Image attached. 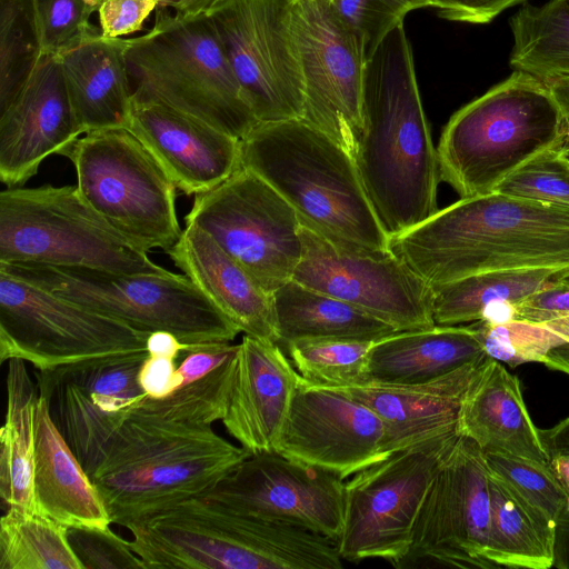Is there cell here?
<instances>
[{
	"instance_id": "1",
	"label": "cell",
	"mask_w": 569,
	"mask_h": 569,
	"mask_svg": "<svg viewBox=\"0 0 569 569\" xmlns=\"http://www.w3.org/2000/svg\"><path fill=\"white\" fill-rule=\"evenodd\" d=\"M353 160L388 238L437 210L440 169L403 23L368 58L362 127Z\"/></svg>"
},
{
	"instance_id": "2",
	"label": "cell",
	"mask_w": 569,
	"mask_h": 569,
	"mask_svg": "<svg viewBox=\"0 0 569 569\" xmlns=\"http://www.w3.org/2000/svg\"><path fill=\"white\" fill-rule=\"evenodd\" d=\"M388 244L431 288L487 271L569 269V208L492 191L438 209Z\"/></svg>"
},
{
	"instance_id": "3",
	"label": "cell",
	"mask_w": 569,
	"mask_h": 569,
	"mask_svg": "<svg viewBox=\"0 0 569 569\" xmlns=\"http://www.w3.org/2000/svg\"><path fill=\"white\" fill-rule=\"evenodd\" d=\"M144 568L341 569L337 542L192 497L126 527Z\"/></svg>"
},
{
	"instance_id": "4",
	"label": "cell",
	"mask_w": 569,
	"mask_h": 569,
	"mask_svg": "<svg viewBox=\"0 0 569 569\" xmlns=\"http://www.w3.org/2000/svg\"><path fill=\"white\" fill-rule=\"evenodd\" d=\"M250 453L211 426L130 413L90 476L112 523L127 527L213 488Z\"/></svg>"
},
{
	"instance_id": "5",
	"label": "cell",
	"mask_w": 569,
	"mask_h": 569,
	"mask_svg": "<svg viewBox=\"0 0 569 569\" xmlns=\"http://www.w3.org/2000/svg\"><path fill=\"white\" fill-rule=\"evenodd\" d=\"M241 167L262 178L301 226L338 241L388 248L355 160L302 119L259 123L240 141Z\"/></svg>"
},
{
	"instance_id": "6",
	"label": "cell",
	"mask_w": 569,
	"mask_h": 569,
	"mask_svg": "<svg viewBox=\"0 0 569 569\" xmlns=\"http://www.w3.org/2000/svg\"><path fill=\"white\" fill-rule=\"evenodd\" d=\"M132 99L159 102L239 140L260 122L209 14L157 7L146 34L128 39Z\"/></svg>"
},
{
	"instance_id": "7",
	"label": "cell",
	"mask_w": 569,
	"mask_h": 569,
	"mask_svg": "<svg viewBox=\"0 0 569 569\" xmlns=\"http://www.w3.org/2000/svg\"><path fill=\"white\" fill-rule=\"evenodd\" d=\"M565 132L563 114L547 83L513 71L451 116L437 147L440 179L460 198L490 193Z\"/></svg>"
},
{
	"instance_id": "8",
	"label": "cell",
	"mask_w": 569,
	"mask_h": 569,
	"mask_svg": "<svg viewBox=\"0 0 569 569\" xmlns=\"http://www.w3.org/2000/svg\"><path fill=\"white\" fill-rule=\"evenodd\" d=\"M0 270L138 331H168L186 346L231 342L241 332L184 273L3 262Z\"/></svg>"
},
{
	"instance_id": "9",
	"label": "cell",
	"mask_w": 569,
	"mask_h": 569,
	"mask_svg": "<svg viewBox=\"0 0 569 569\" xmlns=\"http://www.w3.org/2000/svg\"><path fill=\"white\" fill-rule=\"evenodd\" d=\"M114 230L77 186L8 188L0 192V262L162 273Z\"/></svg>"
},
{
	"instance_id": "10",
	"label": "cell",
	"mask_w": 569,
	"mask_h": 569,
	"mask_svg": "<svg viewBox=\"0 0 569 569\" xmlns=\"http://www.w3.org/2000/svg\"><path fill=\"white\" fill-rule=\"evenodd\" d=\"M61 156L72 162L84 201L134 247L167 252L178 242L177 187L128 129L88 132Z\"/></svg>"
},
{
	"instance_id": "11",
	"label": "cell",
	"mask_w": 569,
	"mask_h": 569,
	"mask_svg": "<svg viewBox=\"0 0 569 569\" xmlns=\"http://www.w3.org/2000/svg\"><path fill=\"white\" fill-rule=\"evenodd\" d=\"M459 436L453 431L396 451L345 481L343 527L337 542L342 560L398 565L410 548L428 489Z\"/></svg>"
},
{
	"instance_id": "12",
	"label": "cell",
	"mask_w": 569,
	"mask_h": 569,
	"mask_svg": "<svg viewBox=\"0 0 569 569\" xmlns=\"http://www.w3.org/2000/svg\"><path fill=\"white\" fill-rule=\"evenodd\" d=\"M149 335L0 270V361L37 371L148 353Z\"/></svg>"
},
{
	"instance_id": "13",
	"label": "cell",
	"mask_w": 569,
	"mask_h": 569,
	"mask_svg": "<svg viewBox=\"0 0 569 569\" xmlns=\"http://www.w3.org/2000/svg\"><path fill=\"white\" fill-rule=\"evenodd\" d=\"M184 222L204 231L269 295L292 279L301 259V223L296 211L243 167L196 194Z\"/></svg>"
},
{
	"instance_id": "14",
	"label": "cell",
	"mask_w": 569,
	"mask_h": 569,
	"mask_svg": "<svg viewBox=\"0 0 569 569\" xmlns=\"http://www.w3.org/2000/svg\"><path fill=\"white\" fill-rule=\"evenodd\" d=\"M300 237L302 254L291 280L355 306L397 331L435 326L432 288L389 247L332 240L303 226Z\"/></svg>"
},
{
	"instance_id": "15",
	"label": "cell",
	"mask_w": 569,
	"mask_h": 569,
	"mask_svg": "<svg viewBox=\"0 0 569 569\" xmlns=\"http://www.w3.org/2000/svg\"><path fill=\"white\" fill-rule=\"evenodd\" d=\"M290 29L303 80L302 120L353 158L362 127L365 43L327 0L293 1Z\"/></svg>"
},
{
	"instance_id": "16",
	"label": "cell",
	"mask_w": 569,
	"mask_h": 569,
	"mask_svg": "<svg viewBox=\"0 0 569 569\" xmlns=\"http://www.w3.org/2000/svg\"><path fill=\"white\" fill-rule=\"evenodd\" d=\"M490 527L483 451L459 436L428 489L410 548L395 568H496L489 559Z\"/></svg>"
},
{
	"instance_id": "17",
	"label": "cell",
	"mask_w": 569,
	"mask_h": 569,
	"mask_svg": "<svg viewBox=\"0 0 569 569\" xmlns=\"http://www.w3.org/2000/svg\"><path fill=\"white\" fill-rule=\"evenodd\" d=\"M291 4L286 0H223L209 14L260 123L303 118V80L290 29Z\"/></svg>"
},
{
	"instance_id": "18",
	"label": "cell",
	"mask_w": 569,
	"mask_h": 569,
	"mask_svg": "<svg viewBox=\"0 0 569 569\" xmlns=\"http://www.w3.org/2000/svg\"><path fill=\"white\" fill-rule=\"evenodd\" d=\"M200 497L236 512L320 533L336 542L345 518V480L277 451L250 453Z\"/></svg>"
},
{
	"instance_id": "19",
	"label": "cell",
	"mask_w": 569,
	"mask_h": 569,
	"mask_svg": "<svg viewBox=\"0 0 569 569\" xmlns=\"http://www.w3.org/2000/svg\"><path fill=\"white\" fill-rule=\"evenodd\" d=\"M147 356L93 359L36 373L53 422L89 476L132 407L147 396L138 381Z\"/></svg>"
},
{
	"instance_id": "20",
	"label": "cell",
	"mask_w": 569,
	"mask_h": 569,
	"mask_svg": "<svg viewBox=\"0 0 569 569\" xmlns=\"http://www.w3.org/2000/svg\"><path fill=\"white\" fill-rule=\"evenodd\" d=\"M385 436L371 409L301 378L274 451L346 480L387 457Z\"/></svg>"
},
{
	"instance_id": "21",
	"label": "cell",
	"mask_w": 569,
	"mask_h": 569,
	"mask_svg": "<svg viewBox=\"0 0 569 569\" xmlns=\"http://www.w3.org/2000/svg\"><path fill=\"white\" fill-rule=\"evenodd\" d=\"M83 134L56 54H43L17 97L0 111V180L22 187L52 153Z\"/></svg>"
},
{
	"instance_id": "22",
	"label": "cell",
	"mask_w": 569,
	"mask_h": 569,
	"mask_svg": "<svg viewBox=\"0 0 569 569\" xmlns=\"http://www.w3.org/2000/svg\"><path fill=\"white\" fill-rule=\"evenodd\" d=\"M127 129L188 196L211 190L241 167V140L159 102L132 99Z\"/></svg>"
},
{
	"instance_id": "23",
	"label": "cell",
	"mask_w": 569,
	"mask_h": 569,
	"mask_svg": "<svg viewBox=\"0 0 569 569\" xmlns=\"http://www.w3.org/2000/svg\"><path fill=\"white\" fill-rule=\"evenodd\" d=\"M300 381L278 343L244 335L221 420L227 432L249 453L274 451Z\"/></svg>"
},
{
	"instance_id": "24",
	"label": "cell",
	"mask_w": 569,
	"mask_h": 569,
	"mask_svg": "<svg viewBox=\"0 0 569 569\" xmlns=\"http://www.w3.org/2000/svg\"><path fill=\"white\" fill-rule=\"evenodd\" d=\"M487 359L465 365L427 383H353L323 388L361 402L380 418L388 456L457 431L462 400Z\"/></svg>"
},
{
	"instance_id": "25",
	"label": "cell",
	"mask_w": 569,
	"mask_h": 569,
	"mask_svg": "<svg viewBox=\"0 0 569 569\" xmlns=\"http://www.w3.org/2000/svg\"><path fill=\"white\" fill-rule=\"evenodd\" d=\"M167 253L241 332L278 343L272 295L204 231L186 224Z\"/></svg>"
},
{
	"instance_id": "26",
	"label": "cell",
	"mask_w": 569,
	"mask_h": 569,
	"mask_svg": "<svg viewBox=\"0 0 569 569\" xmlns=\"http://www.w3.org/2000/svg\"><path fill=\"white\" fill-rule=\"evenodd\" d=\"M34 512L67 528H107L108 509L78 458L53 422L39 391L32 476Z\"/></svg>"
},
{
	"instance_id": "27",
	"label": "cell",
	"mask_w": 569,
	"mask_h": 569,
	"mask_svg": "<svg viewBox=\"0 0 569 569\" xmlns=\"http://www.w3.org/2000/svg\"><path fill=\"white\" fill-rule=\"evenodd\" d=\"M128 39L107 38L94 28L81 41L56 54L83 134L126 128L132 108Z\"/></svg>"
},
{
	"instance_id": "28",
	"label": "cell",
	"mask_w": 569,
	"mask_h": 569,
	"mask_svg": "<svg viewBox=\"0 0 569 569\" xmlns=\"http://www.w3.org/2000/svg\"><path fill=\"white\" fill-rule=\"evenodd\" d=\"M457 432L483 452L550 462L528 412L519 378L490 357L462 400Z\"/></svg>"
},
{
	"instance_id": "29",
	"label": "cell",
	"mask_w": 569,
	"mask_h": 569,
	"mask_svg": "<svg viewBox=\"0 0 569 569\" xmlns=\"http://www.w3.org/2000/svg\"><path fill=\"white\" fill-rule=\"evenodd\" d=\"M486 357L472 323L397 331L375 341L358 383H427Z\"/></svg>"
},
{
	"instance_id": "30",
	"label": "cell",
	"mask_w": 569,
	"mask_h": 569,
	"mask_svg": "<svg viewBox=\"0 0 569 569\" xmlns=\"http://www.w3.org/2000/svg\"><path fill=\"white\" fill-rule=\"evenodd\" d=\"M278 345L306 339L379 340L390 325L338 298L290 280L272 293Z\"/></svg>"
},
{
	"instance_id": "31",
	"label": "cell",
	"mask_w": 569,
	"mask_h": 569,
	"mask_svg": "<svg viewBox=\"0 0 569 569\" xmlns=\"http://www.w3.org/2000/svg\"><path fill=\"white\" fill-rule=\"evenodd\" d=\"M6 415L0 431V497L3 510L34 512L32 476L38 386L26 361L8 360Z\"/></svg>"
},
{
	"instance_id": "32",
	"label": "cell",
	"mask_w": 569,
	"mask_h": 569,
	"mask_svg": "<svg viewBox=\"0 0 569 569\" xmlns=\"http://www.w3.org/2000/svg\"><path fill=\"white\" fill-rule=\"evenodd\" d=\"M489 489L490 561L496 568H551L555 557L556 527L536 512L490 470Z\"/></svg>"
},
{
	"instance_id": "33",
	"label": "cell",
	"mask_w": 569,
	"mask_h": 569,
	"mask_svg": "<svg viewBox=\"0 0 569 569\" xmlns=\"http://www.w3.org/2000/svg\"><path fill=\"white\" fill-rule=\"evenodd\" d=\"M569 269H516L471 274L432 288V317L438 326L479 321L492 307L515 305Z\"/></svg>"
},
{
	"instance_id": "34",
	"label": "cell",
	"mask_w": 569,
	"mask_h": 569,
	"mask_svg": "<svg viewBox=\"0 0 569 569\" xmlns=\"http://www.w3.org/2000/svg\"><path fill=\"white\" fill-rule=\"evenodd\" d=\"M509 66L539 79L569 78V4L548 0L523 3L509 20Z\"/></svg>"
},
{
	"instance_id": "35",
	"label": "cell",
	"mask_w": 569,
	"mask_h": 569,
	"mask_svg": "<svg viewBox=\"0 0 569 569\" xmlns=\"http://www.w3.org/2000/svg\"><path fill=\"white\" fill-rule=\"evenodd\" d=\"M66 526L38 512L0 519V569H83Z\"/></svg>"
},
{
	"instance_id": "36",
	"label": "cell",
	"mask_w": 569,
	"mask_h": 569,
	"mask_svg": "<svg viewBox=\"0 0 569 569\" xmlns=\"http://www.w3.org/2000/svg\"><path fill=\"white\" fill-rule=\"evenodd\" d=\"M42 56L34 0H0V111L22 90Z\"/></svg>"
},
{
	"instance_id": "37",
	"label": "cell",
	"mask_w": 569,
	"mask_h": 569,
	"mask_svg": "<svg viewBox=\"0 0 569 569\" xmlns=\"http://www.w3.org/2000/svg\"><path fill=\"white\" fill-rule=\"evenodd\" d=\"M236 356L204 377L178 388L167 397H143L132 407L131 412L191 425L211 426L222 420L229 402Z\"/></svg>"
},
{
	"instance_id": "38",
	"label": "cell",
	"mask_w": 569,
	"mask_h": 569,
	"mask_svg": "<svg viewBox=\"0 0 569 569\" xmlns=\"http://www.w3.org/2000/svg\"><path fill=\"white\" fill-rule=\"evenodd\" d=\"M377 340L306 339L284 347L305 382L339 387L361 381L368 352Z\"/></svg>"
},
{
	"instance_id": "39",
	"label": "cell",
	"mask_w": 569,
	"mask_h": 569,
	"mask_svg": "<svg viewBox=\"0 0 569 569\" xmlns=\"http://www.w3.org/2000/svg\"><path fill=\"white\" fill-rule=\"evenodd\" d=\"M491 472L500 477L527 505L556 527L569 496L550 462L499 452H483Z\"/></svg>"
},
{
	"instance_id": "40",
	"label": "cell",
	"mask_w": 569,
	"mask_h": 569,
	"mask_svg": "<svg viewBox=\"0 0 569 569\" xmlns=\"http://www.w3.org/2000/svg\"><path fill=\"white\" fill-rule=\"evenodd\" d=\"M485 353L510 367L543 363L548 353L566 341L543 325L521 320L472 322Z\"/></svg>"
},
{
	"instance_id": "41",
	"label": "cell",
	"mask_w": 569,
	"mask_h": 569,
	"mask_svg": "<svg viewBox=\"0 0 569 569\" xmlns=\"http://www.w3.org/2000/svg\"><path fill=\"white\" fill-rule=\"evenodd\" d=\"M495 191L569 208V160L558 148H548L502 180Z\"/></svg>"
},
{
	"instance_id": "42",
	"label": "cell",
	"mask_w": 569,
	"mask_h": 569,
	"mask_svg": "<svg viewBox=\"0 0 569 569\" xmlns=\"http://www.w3.org/2000/svg\"><path fill=\"white\" fill-rule=\"evenodd\" d=\"M360 36L369 58L380 42L413 10L429 8L428 0H327Z\"/></svg>"
},
{
	"instance_id": "43",
	"label": "cell",
	"mask_w": 569,
	"mask_h": 569,
	"mask_svg": "<svg viewBox=\"0 0 569 569\" xmlns=\"http://www.w3.org/2000/svg\"><path fill=\"white\" fill-rule=\"evenodd\" d=\"M43 54H59L87 37L96 27L87 0H34Z\"/></svg>"
},
{
	"instance_id": "44",
	"label": "cell",
	"mask_w": 569,
	"mask_h": 569,
	"mask_svg": "<svg viewBox=\"0 0 569 569\" xmlns=\"http://www.w3.org/2000/svg\"><path fill=\"white\" fill-rule=\"evenodd\" d=\"M69 541L83 569L144 568L131 542L107 528H69ZM146 569V568H144Z\"/></svg>"
},
{
	"instance_id": "45",
	"label": "cell",
	"mask_w": 569,
	"mask_h": 569,
	"mask_svg": "<svg viewBox=\"0 0 569 569\" xmlns=\"http://www.w3.org/2000/svg\"><path fill=\"white\" fill-rule=\"evenodd\" d=\"M569 315V273L512 305L511 320L543 325Z\"/></svg>"
},
{
	"instance_id": "46",
	"label": "cell",
	"mask_w": 569,
	"mask_h": 569,
	"mask_svg": "<svg viewBox=\"0 0 569 569\" xmlns=\"http://www.w3.org/2000/svg\"><path fill=\"white\" fill-rule=\"evenodd\" d=\"M157 0H106L98 9L101 34L120 38L140 30Z\"/></svg>"
},
{
	"instance_id": "47",
	"label": "cell",
	"mask_w": 569,
	"mask_h": 569,
	"mask_svg": "<svg viewBox=\"0 0 569 569\" xmlns=\"http://www.w3.org/2000/svg\"><path fill=\"white\" fill-rule=\"evenodd\" d=\"M429 8L446 20L472 24L491 22L506 9L528 0H428Z\"/></svg>"
},
{
	"instance_id": "48",
	"label": "cell",
	"mask_w": 569,
	"mask_h": 569,
	"mask_svg": "<svg viewBox=\"0 0 569 569\" xmlns=\"http://www.w3.org/2000/svg\"><path fill=\"white\" fill-rule=\"evenodd\" d=\"M177 359L148 355L143 360L138 381L148 397L163 398L181 387L182 379L177 372Z\"/></svg>"
},
{
	"instance_id": "49",
	"label": "cell",
	"mask_w": 569,
	"mask_h": 569,
	"mask_svg": "<svg viewBox=\"0 0 569 569\" xmlns=\"http://www.w3.org/2000/svg\"><path fill=\"white\" fill-rule=\"evenodd\" d=\"M88 3L98 11L99 7L106 0H87ZM158 7L172 10L174 13L183 16L210 14L214 8L223 0H157Z\"/></svg>"
},
{
	"instance_id": "50",
	"label": "cell",
	"mask_w": 569,
	"mask_h": 569,
	"mask_svg": "<svg viewBox=\"0 0 569 569\" xmlns=\"http://www.w3.org/2000/svg\"><path fill=\"white\" fill-rule=\"evenodd\" d=\"M539 435L549 458L569 455V417L547 429H539Z\"/></svg>"
},
{
	"instance_id": "51",
	"label": "cell",
	"mask_w": 569,
	"mask_h": 569,
	"mask_svg": "<svg viewBox=\"0 0 569 569\" xmlns=\"http://www.w3.org/2000/svg\"><path fill=\"white\" fill-rule=\"evenodd\" d=\"M552 567L569 569V498L556 523Z\"/></svg>"
},
{
	"instance_id": "52",
	"label": "cell",
	"mask_w": 569,
	"mask_h": 569,
	"mask_svg": "<svg viewBox=\"0 0 569 569\" xmlns=\"http://www.w3.org/2000/svg\"><path fill=\"white\" fill-rule=\"evenodd\" d=\"M187 348L188 346L180 342L176 336L168 331L151 332L147 339L148 355L166 356L178 360L181 352Z\"/></svg>"
},
{
	"instance_id": "53",
	"label": "cell",
	"mask_w": 569,
	"mask_h": 569,
	"mask_svg": "<svg viewBox=\"0 0 569 569\" xmlns=\"http://www.w3.org/2000/svg\"><path fill=\"white\" fill-rule=\"evenodd\" d=\"M549 87L563 114L566 132L569 131V78L541 79Z\"/></svg>"
},
{
	"instance_id": "54",
	"label": "cell",
	"mask_w": 569,
	"mask_h": 569,
	"mask_svg": "<svg viewBox=\"0 0 569 569\" xmlns=\"http://www.w3.org/2000/svg\"><path fill=\"white\" fill-rule=\"evenodd\" d=\"M543 365L549 369L558 370L569 376V343L566 342L552 349Z\"/></svg>"
},
{
	"instance_id": "55",
	"label": "cell",
	"mask_w": 569,
	"mask_h": 569,
	"mask_svg": "<svg viewBox=\"0 0 569 569\" xmlns=\"http://www.w3.org/2000/svg\"><path fill=\"white\" fill-rule=\"evenodd\" d=\"M551 468L569 496V455H558L550 459Z\"/></svg>"
},
{
	"instance_id": "56",
	"label": "cell",
	"mask_w": 569,
	"mask_h": 569,
	"mask_svg": "<svg viewBox=\"0 0 569 569\" xmlns=\"http://www.w3.org/2000/svg\"><path fill=\"white\" fill-rule=\"evenodd\" d=\"M545 327L569 343V315L543 323Z\"/></svg>"
},
{
	"instance_id": "57",
	"label": "cell",
	"mask_w": 569,
	"mask_h": 569,
	"mask_svg": "<svg viewBox=\"0 0 569 569\" xmlns=\"http://www.w3.org/2000/svg\"><path fill=\"white\" fill-rule=\"evenodd\" d=\"M556 147L562 153V156L569 160V131L563 133Z\"/></svg>"
},
{
	"instance_id": "58",
	"label": "cell",
	"mask_w": 569,
	"mask_h": 569,
	"mask_svg": "<svg viewBox=\"0 0 569 569\" xmlns=\"http://www.w3.org/2000/svg\"><path fill=\"white\" fill-rule=\"evenodd\" d=\"M286 1H290V2H293V1H296V0H286Z\"/></svg>"
},
{
	"instance_id": "59",
	"label": "cell",
	"mask_w": 569,
	"mask_h": 569,
	"mask_svg": "<svg viewBox=\"0 0 569 569\" xmlns=\"http://www.w3.org/2000/svg\"><path fill=\"white\" fill-rule=\"evenodd\" d=\"M569 4V0H565Z\"/></svg>"
}]
</instances>
